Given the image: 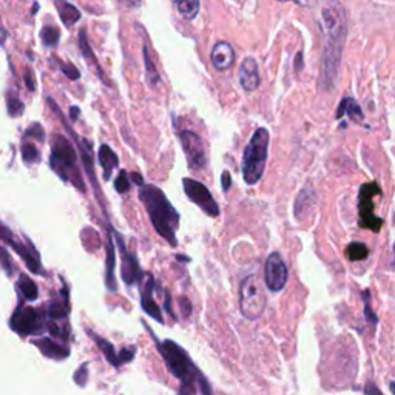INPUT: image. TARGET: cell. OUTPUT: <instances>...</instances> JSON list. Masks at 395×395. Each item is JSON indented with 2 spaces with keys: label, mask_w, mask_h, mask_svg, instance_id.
I'll return each mask as SVG.
<instances>
[{
  "label": "cell",
  "mask_w": 395,
  "mask_h": 395,
  "mask_svg": "<svg viewBox=\"0 0 395 395\" xmlns=\"http://www.w3.org/2000/svg\"><path fill=\"white\" fill-rule=\"evenodd\" d=\"M321 33L324 36L323 56H321L320 90H335L342 68L343 50L348 36V14L343 3L329 2L321 10Z\"/></svg>",
  "instance_id": "obj_1"
},
{
  "label": "cell",
  "mask_w": 395,
  "mask_h": 395,
  "mask_svg": "<svg viewBox=\"0 0 395 395\" xmlns=\"http://www.w3.org/2000/svg\"><path fill=\"white\" fill-rule=\"evenodd\" d=\"M156 344L170 374L181 383L178 395H194L196 391L203 395H214L209 380L178 343H175L173 340H164V342L156 340Z\"/></svg>",
  "instance_id": "obj_2"
},
{
  "label": "cell",
  "mask_w": 395,
  "mask_h": 395,
  "mask_svg": "<svg viewBox=\"0 0 395 395\" xmlns=\"http://www.w3.org/2000/svg\"><path fill=\"white\" fill-rule=\"evenodd\" d=\"M139 199L145 205L157 235L162 236L172 247L178 246L176 229L179 226V214L168 201L166 193L153 184H144L139 187Z\"/></svg>",
  "instance_id": "obj_3"
},
{
  "label": "cell",
  "mask_w": 395,
  "mask_h": 395,
  "mask_svg": "<svg viewBox=\"0 0 395 395\" xmlns=\"http://www.w3.org/2000/svg\"><path fill=\"white\" fill-rule=\"evenodd\" d=\"M269 142L270 135L269 130L264 127H259L253 131L252 138L249 139L244 151H242V161H241V172L242 179L247 186L258 184L263 178L267 155H269Z\"/></svg>",
  "instance_id": "obj_4"
},
{
  "label": "cell",
  "mask_w": 395,
  "mask_h": 395,
  "mask_svg": "<svg viewBox=\"0 0 395 395\" xmlns=\"http://www.w3.org/2000/svg\"><path fill=\"white\" fill-rule=\"evenodd\" d=\"M50 167L60 179L65 182H71L77 190L85 192L82 175L77 167V155L73 149L71 142L64 135L53 136L51 141V156H50Z\"/></svg>",
  "instance_id": "obj_5"
},
{
  "label": "cell",
  "mask_w": 395,
  "mask_h": 395,
  "mask_svg": "<svg viewBox=\"0 0 395 395\" xmlns=\"http://www.w3.org/2000/svg\"><path fill=\"white\" fill-rule=\"evenodd\" d=\"M266 294L257 273H251L240 284V309L247 320H258L266 309Z\"/></svg>",
  "instance_id": "obj_6"
},
{
  "label": "cell",
  "mask_w": 395,
  "mask_h": 395,
  "mask_svg": "<svg viewBox=\"0 0 395 395\" xmlns=\"http://www.w3.org/2000/svg\"><path fill=\"white\" fill-rule=\"evenodd\" d=\"M45 326V312L38 311L31 306H19L11 315L10 327L22 337L36 335Z\"/></svg>",
  "instance_id": "obj_7"
},
{
  "label": "cell",
  "mask_w": 395,
  "mask_h": 395,
  "mask_svg": "<svg viewBox=\"0 0 395 395\" xmlns=\"http://www.w3.org/2000/svg\"><path fill=\"white\" fill-rule=\"evenodd\" d=\"M381 190L377 182L363 184L358 194V214H360V226L369 229L372 232H379L381 229V220L374 214V196L380 194Z\"/></svg>",
  "instance_id": "obj_8"
},
{
  "label": "cell",
  "mask_w": 395,
  "mask_h": 395,
  "mask_svg": "<svg viewBox=\"0 0 395 395\" xmlns=\"http://www.w3.org/2000/svg\"><path fill=\"white\" fill-rule=\"evenodd\" d=\"M182 187L188 196V199L201 209L205 215L216 218L220 216V205L215 201V198L212 196L209 188L205 187L203 182H199L193 178H184L182 179Z\"/></svg>",
  "instance_id": "obj_9"
},
{
  "label": "cell",
  "mask_w": 395,
  "mask_h": 395,
  "mask_svg": "<svg viewBox=\"0 0 395 395\" xmlns=\"http://www.w3.org/2000/svg\"><path fill=\"white\" fill-rule=\"evenodd\" d=\"M289 279L288 264L279 252H272L266 259L264 281L267 289L272 292H281Z\"/></svg>",
  "instance_id": "obj_10"
},
{
  "label": "cell",
  "mask_w": 395,
  "mask_h": 395,
  "mask_svg": "<svg viewBox=\"0 0 395 395\" xmlns=\"http://www.w3.org/2000/svg\"><path fill=\"white\" fill-rule=\"evenodd\" d=\"M179 141L184 149L187 164L190 170H203L207 164V155L203 144V139L194 131L184 130L179 133Z\"/></svg>",
  "instance_id": "obj_11"
},
{
  "label": "cell",
  "mask_w": 395,
  "mask_h": 395,
  "mask_svg": "<svg viewBox=\"0 0 395 395\" xmlns=\"http://www.w3.org/2000/svg\"><path fill=\"white\" fill-rule=\"evenodd\" d=\"M2 240L13 247V251L19 255V257L25 261V264L28 267L29 272L39 273V275H45L44 269H42L39 253L36 251L33 244H25V240H17L14 233L10 232V229L2 224Z\"/></svg>",
  "instance_id": "obj_12"
},
{
  "label": "cell",
  "mask_w": 395,
  "mask_h": 395,
  "mask_svg": "<svg viewBox=\"0 0 395 395\" xmlns=\"http://www.w3.org/2000/svg\"><path fill=\"white\" fill-rule=\"evenodd\" d=\"M113 233L114 236H116L119 251H120V255H123V270H120V275H123V279L127 285L136 284L142 277V270H141V267H139L138 259L135 255L127 251L123 236H120L116 230H113Z\"/></svg>",
  "instance_id": "obj_13"
},
{
  "label": "cell",
  "mask_w": 395,
  "mask_h": 395,
  "mask_svg": "<svg viewBox=\"0 0 395 395\" xmlns=\"http://www.w3.org/2000/svg\"><path fill=\"white\" fill-rule=\"evenodd\" d=\"M153 290H155V278L153 275H145L144 284L141 289V306L145 314H149L151 318L156 320L157 323H164L161 307L157 306V303L153 300Z\"/></svg>",
  "instance_id": "obj_14"
},
{
  "label": "cell",
  "mask_w": 395,
  "mask_h": 395,
  "mask_svg": "<svg viewBox=\"0 0 395 395\" xmlns=\"http://www.w3.org/2000/svg\"><path fill=\"white\" fill-rule=\"evenodd\" d=\"M210 60L212 65H214L215 70L218 71H226L232 68V65L235 64L233 47L224 40L216 42L210 51Z\"/></svg>",
  "instance_id": "obj_15"
},
{
  "label": "cell",
  "mask_w": 395,
  "mask_h": 395,
  "mask_svg": "<svg viewBox=\"0 0 395 395\" xmlns=\"http://www.w3.org/2000/svg\"><path fill=\"white\" fill-rule=\"evenodd\" d=\"M238 77L241 87L246 91H255L261 84L258 62L253 58H246L242 60L238 70Z\"/></svg>",
  "instance_id": "obj_16"
},
{
  "label": "cell",
  "mask_w": 395,
  "mask_h": 395,
  "mask_svg": "<svg viewBox=\"0 0 395 395\" xmlns=\"http://www.w3.org/2000/svg\"><path fill=\"white\" fill-rule=\"evenodd\" d=\"M318 201V194L315 192V188L312 186H306L305 188H301L300 193L296 194L295 205H294V214L298 218L300 221L306 220L309 214L315 209Z\"/></svg>",
  "instance_id": "obj_17"
},
{
  "label": "cell",
  "mask_w": 395,
  "mask_h": 395,
  "mask_svg": "<svg viewBox=\"0 0 395 395\" xmlns=\"http://www.w3.org/2000/svg\"><path fill=\"white\" fill-rule=\"evenodd\" d=\"M33 344L38 348L45 357L51 360H65L70 357V348L66 344L56 343L53 338H38Z\"/></svg>",
  "instance_id": "obj_18"
},
{
  "label": "cell",
  "mask_w": 395,
  "mask_h": 395,
  "mask_svg": "<svg viewBox=\"0 0 395 395\" xmlns=\"http://www.w3.org/2000/svg\"><path fill=\"white\" fill-rule=\"evenodd\" d=\"M70 312V305H68V288H64V295L60 292V298H53L50 306H48L47 315L48 318L54 323H59V321H65L66 317H68Z\"/></svg>",
  "instance_id": "obj_19"
},
{
  "label": "cell",
  "mask_w": 395,
  "mask_h": 395,
  "mask_svg": "<svg viewBox=\"0 0 395 395\" xmlns=\"http://www.w3.org/2000/svg\"><path fill=\"white\" fill-rule=\"evenodd\" d=\"M97 160H99V166L102 167V172H104V179L110 181L114 168H118L119 166L118 155L114 153V151L108 147L107 144H104V145H101L99 153H97Z\"/></svg>",
  "instance_id": "obj_20"
},
{
  "label": "cell",
  "mask_w": 395,
  "mask_h": 395,
  "mask_svg": "<svg viewBox=\"0 0 395 395\" xmlns=\"http://www.w3.org/2000/svg\"><path fill=\"white\" fill-rule=\"evenodd\" d=\"M87 333L90 335V338L93 340V342L96 343V346L97 348L101 349V352L102 354H104V357L107 358V361L112 364V366H114V368H119L120 364V358H119V352H116V349H114V346L110 343V342H107L105 338H102V337H99L97 335V333H94L93 331H90V329H87Z\"/></svg>",
  "instance_id": "obj_21"
},
{
  "label": "cell",
  "mask_w": 395,
  "mask_h": 395,
  "mask_svg": "<svg viewBox=\"0 0 395 395\" xmlns=\"http://www.w3.org/2000/svg\"><path fill=\"white\" fill-rule=\"evenodd\" d=\"M66 130H68L73 136H75L76 141L79 142V151H81L82 155V161H84V166L87 168V173L90 176L91 182H93V186L96 187V181H94V166H93V151H91V145L88 141H85V139H79L75 131L70 129L68 124H65Z\"/></svg>",
  "instance_id": "obj_22"
},
{
  "label": "cell",
  "mask_w": 395,
  "mask_h": 395,
  "mask_svg": "<svg viewBox=\"0 0 395 395\" xmlns=\"http://www.w3.org/2000/svg\"><path fill=\"white\" fill-rule=\"evenodd\" d=\"M344 114H348L349 118H352V120H357V123H363L364 119L360 105H358L352 97H343V101L340 102V105L337 108L335 118L340 119L343 118Z\"/></svg>",
  "instance_id": "obj_23"
},
{
  "label": "cell",
  "mask_w": 395,
  "mask_h": 395,
  "mask_svg": "<svg viewBox=\"0 0 395 395\" xmlns=\"http://www.w3.org/2000/svg\"><path fill=\"white\" fill-rule=\"evenodd\" d=\"M16 289L19 292L21 296L27 301H36L39 296V289L31 278L27 277L25 273H21L19 278H17Z\"/></svg>",
  "instance_id": "obj_24"
},
{
  "label": "cell",
  "mask_w": 395,
  "mask_h": 395,
  "mask_svg": "<svg viewBox=\"0 0 395 395\" xmlns=\"http://www.w3.org/2000/svg\"><path fill=\"white\" fill-rule=\"evenodd\" d=\"M56 7L59 11L60 21L64 22L66 28H71L75 23L81 21V11H79L75 5L68 2H56Z\"/></svg>",
  "instance_id": "obj_25"
},
{
  "label": "cell",
  "mask_w": 395,
  "mask_h": 395,
  "mask_svg": "<svg viewBox=\"0 0 395 395\" xmlns=\"http://www.w3.org/2000/svg\"><path fill=\"white\" fill-rule=\"evenodd\" d=\"M112 235V230H108ZM108 235L107 240V288L108 290H116V281H114V246L112 236Z\"/></svg>",
  "instance_id": "obj_26"
},
{
  "label": "cell",
  "mask_w": 395,
  "mask_h": 395,
  "mask_svg": "<svg viewBox=\"0 0 395 395\" xmlns=\"http://www.w3.org/2000/svg\"><path fill=\"white\" fill-rule=\"evenodd\" d=\"M79 47H81L82 56L85 59H88L93 65H96L97 73H99V77L107 84V79L104 77V71H102L99 64H97V60L94 58V53L91 51V47H90V42H88V38H87V33H85V29H81V31H79Z\"/></svg>",
  "instance_id": "obj_27"
},
{
  "label": "cell",
  "mask_w": 395,
  "mask_h": 395,
  "mask_svg": "<svg viewBox=\"0 0 395 395\" xmlns=\"http://www.w3.org/2000/svg\"><path fill=\"white\" fill-rule=\"evenodd\" d=\"M176 8L181 17H184L186 21H193L201 10V2L199 0H181V2H176Z\"/></svg>",
  "instance_id": "obj_28"
},
{
  "label": "cell",
  "mask_w": 395,
  "mask_h": 395,
  "mask_svg": "<svg viewBox=\"0 0 395 395\" xmlns=\"http://www.w3.org/2000/svg\"><path fill=\"white\" fill-rule=\"evenodd\" d=\"M346 257H348L349 261H363L368 258L369 255V249L366 244H363V242H351V244L346 247Z\"/></svg>",
  "instance_id": "obj_29"
},
{
  "label": "cell",
  "mask_w": 395,
  "mask_h": 395,
  "mask_svg": "<svg viewBox=\"0 0 395 395\" xmlns=\"http://www.w3.org/2000/svg\"><path fill=\"white\" fill-rule=\"evenodd\" d=\"M21 151H22V160H23V162H27L28 166H31V164L39 162L40 153H39L38 147H36V145H34L33 142H29L28 139H25V138H23V141H22Z\"/></svg>",
  "instance_id": "obj_30"
},
{
  "label": "cell",
  "mask_w": 395,
  "mask_h": 395,
  "mask_svg": "<svg viewBox=\"0 0 395 395\" xmlns=\"http://www.w3.org/2000/svg\"><path fill=\"white\" fill-rule=\"evenodd\" d=\"M59 38H60V31H59V28H56V27L45 25L44 28L40 29L42 44H44L48 48L56 47L58 42H59Z\"/></svg>",
  "instance_id": "obj_31"
},
{
  "label": "cell",
  "mask_w": 395,
  "mask_h": 395,
  "mask_svg": "<svg viewBox=\"0 0 395 395\" xmlns=\"http://www.w3.org/2000/svg\"><path fill=\"white\" fill-rule=\"evenodd\" d=\"M144 60H145V70H147V77L151 85H155L160 82V76H157V71H156V66L151 62V58H150V53H149V48L147 45H144Z\"/></svg>",
  "instance_id": "obj_32"
},
{
  "label": "cell",
  "mask_w": 395,
  "mask_h": 395,
  "mask_svg": "<svg viewBox=\"0 0 395 395\" xmlns=\"http://www.w3.org/2000/svg\"><path fill=\"white\" fill-rule=\"evenodd\" d=\"M130 176L125 170H120L119 175L114 179V188H116L118 193H127L130 190Z\"/></svg>",
  "instance_id": "obj_33"
},
{
  "label": "cell",
  "mask_w": 395,
  "mask_h": 395,
  "mask_svg": "<svg viewBox=\"0 0 395 395\" xmlns=\"http://www.w3.org/2000/svg\"><path fill=\"white\" fill-rule=\"evenodd\" d=\"M7 105H8V112H10V116H21L22 112H23V102L19 99L17 96H11L8 94V99H7Z\"/></svg>",
  "instance_id": "obj_34"
},
{
  "label": "cell",
  "mask_w": 395,
  "mask_h": 395,
  "mask_svg": "<svg viewBox=\"0 0 395 395\" xmlns=\"http://www.w3.org/2000/svg\"><path fill=\"white\" fill-rule=\"evenodd\" d=\"M361 295H363V301H364V317H366V320L369 321L370 324L375 326L377 321H379V318H377V315L372 312V309H370V294H369V290H364Z\"/></svg>",
  "instance_id": "obj_35"
},
{
  "label": "cell",
  "mask_w": 395,
  "mask_h": 395,
  "mask_svg": "<svg viewBox=\"0 0 395 395\" xmlns=\"http://www.w3.org/2000/svg\"><path fill=\"white\" fill-rule=\"evenodd\" d=\"M73 379H75V383L77 386H87V381H88V364L87 363H82L81 366L77 368V370L73 375Z\"/></svg>",
  "instance_id": "obj_36"
},
{
  "label": "cell",
  "mask_w": 395,
  "mask_h": 395,
  "mask_svg": "<svg viewBox=\"0 0 395 395\" xmlns=\"http://www.w3.org/2000/svg\"><path fill=\"white\" fill-rule=\"evenodd\" d=\"M59 68H60V71H62L66 77L71 79V81H77V79L81 77V73H79V70L76 68L75 65L66 64V62H60V64H59Z\"/></svg>",
  "instance_id": "obj_37"
},
{
  "label": "cell",
  "mask_w": 395,
  "mask_h": 395,
  "mask_svg": "<svg viewBox=\"0 0 395 395\" xmlns=\"http://www.w3.org/2000/svg\"><path fill=\"white\" fill-rule=\"evenodd\" d=\"M44 136H45V131L44 129H42V125L40 124H33L29 129L23 133V138H39L40 141H44Z\"/></svg>",
  "instance_id": "obj_38"
},
{
  "label": "cell",
  "mask_w": 395,
  "mask_h": 395,
  "mask_svg": "<svg viewBox=\"0 0 395 395\" xmlns=\"http://www.w3.org/2000/svg\"><path fill=\"white\" fill-rule=\"evenodd\" d=\"M136 355V348L135 346H130V348H124L123 351L119 352V358H120V363L125 364V363H130L133 358Z\"/></svg>",
  "instance_id": "obj_39"
},
{
  "label": "cell",
  "mask_w": 395,
  "mask_h": 395,
  "mask_svg": "<svg viewBox=\"0 0 395 395\" xmlns=\"http://www.w3.org/2000/svg\"><path fill=\"white\" fill-rule=\"evenodd\" d=\"M179 306H181L182 314H184L186 317H188V315L192 314V305H190V301H188L187 296H181V298H179Z\"/></svg>",
  "instance_id": "obj_40"
},
{
  "label": "cell",
  "mask_w": 395,
  "mask_h": 395,
  "mask_svg": "<svg viewBox=\"0 0 395 395\" xmlns=\"http://www.w3.org/2000/svg\"><path fill=\"white\" fill-rule=\"evenodd\" d=\"M363 392L366 394V395H383V392L380 391L379 386L374 385V383H368V385H364Z\"/></svg>",
  "instance_id": "obj_41"
},
{
  "label": "cell",
  "mask_w": 395,
  "mask_h": 395,
  "mask_svg": "<svg viewBox=\"0 0 395 395\" xmlns=\"http://www.w3.org/2000/svg\"><path fill=\"white\" fill-rule=\"evenodd\" d=\"M221 184H222V190L229 192L230 187H232V176H230L229 172H224L221 176Z\"/></svg>",
  "instance_id": "obj_42"
},
{
  "label": "cell",
  "mask_w": 395,
  "mask_h": 395,
  "mask_svg": "<svg viewBox=\"0 0 395 395\" xmlns=\"http://www.w3.org/2000/svg\"><path fill=\"white\" fill-rule=\"evenodd\" d=\"M2 266H3V269H5V272L8 273L10 275V267H8V263H10V255H8V251H7V247H2Z\"/></svg>",
  "instance_id": "obj_43"
},
{
  "label": "cell",
  "mask_w": 395,
  "mask_h": 395,
  "mask_svg": "<svg viewBox=\"0 0 395 395\" xmlns=\"http://www.w3.org/2000/svg\"><path fill=\"white\" fill-rule=\"evenodd\" d=\"M164 294H166V296H164V309H166V311L170 314V317L175 318L173 311H172V306H170V298H172V296H170V294H168L167 290L164 292Z\"/></svg>",
  "instance_id": "obj_44"
},
{
  "label": "cell",
  "mask_w": 395,
  "mask_h": 395,
  "mask_svg": "<svg viewBox=\"0 0 395 395\" xmlns=\"http://www.w3.org/2000/svg\"><path fill=\"white\" fill-rule=\"evenodd\" d=\"M130 178H131L133 182H136V186H139V187H142V186H144V178H142V176L139 175V173L133 172V173L130 175Z\"/></svg>",
  "instance_id": "obj_45"
},
{
  "label": "cell",
  "mask_w": 395,
  "mask_h": 395,
  "mask_svg": "<svg viewBox=\"0 0 395 395\" xmlns=\"http://www.w3.org/2000/svg\"><path fill=\"white\" fill-rule=\"evenodd\" d=\"M25 82H27V87L29 91L34 90V81H33V76H31V71L28 70V73L25 75Z\"/></svg>",
  "instance_id": "obj_46"
},
{
  "label": "cell",
  "mask_w": 395,
  "mask_h": 395,
  "mask_svg": "<svg viewBox=\"0 0 395 395\" xmlns=\"http://www.w3.org/2000/svg\"><path fill=\"white\" fill-rule=\"evenodd\" d=\"M303 53L300 51L298 54H296V58H295V70L296 71H300L301 70V66H303Z\"/></svg>",
  "instance_id": "obj_47"
},
{
  "label": "cell",
  "mask_w": 395,
  "mask_h": 395,
  "mask_svg": "<svg viewBox=\"0 0 395 395\" xmlns=\"http://www.w3.org/2000/svg\"><path fill=\"white\" fill-rule=\"evenodd\" d=\"M70 112H71V118L73 119H76L79 116V108L77 107H71Z\"/></svg>",
  "instance_id": "obj_48"
},
{
  "label": "cell",
  "mask_w": 395,
  "mask_h": 395,
  "mask_svg": "<svg viewBox=\"0 0 395 395\" xmlns=\"http://www.w3.org/2000/svg\"><path fill=\"white\" fill-rule=\"evenodd\" d=\"M176 258H178L179 261H182V263H184V261H186V263H188V261H190L187 257H181V255H176Z\"/></svg>",
  "instance_id": "obj_49"
},
{
  "label": "cell",
  "mask_w": 395,
  "mask_h": 395,
  "mask_svg": "<svg viewBox=\"0 0 395 395\" xmlns=\"http://www.w3.org/2000/svg\"><path fill=\"white\" fill-rule=\"evenodd\" d=\"M389 386H391V391L395 395V381H389Z\"/></svg>",
  "instance_id": "obj_50"
},
{
  "label": "cell",
  "mask_w": 395,
  "mask_h": 395,
  "mask_svg": "<svg viewBox=\"0 0 395 395\" xmlns=\"http://www.w3.org/2000/svg\"><path fill=\"white\" fill-rule=\"evenodd\" d=\"M394 255H395V244H394Z\"/></svg>",
  "instance_id": "obj_51"
}]
</instances>
